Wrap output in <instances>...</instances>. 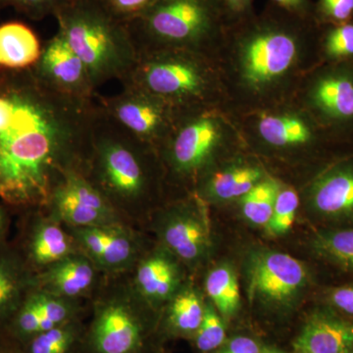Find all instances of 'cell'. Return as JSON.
<instances>
[{"label":"cell","mask_w":353,"mask_h":353,"mask_svg":"<svg viewBox=\"0 0 353 353\" xmlns=\"http://www.w3.org/2000/svg\"><path fill=\"white\" fill-rule=\"evenodd\" d=\"M99 101L62 94L32 68L0 67V199L46 206L67 172L85 174Z\"/></svg>","instance_id":"6da1fadb"},{"label":"cell","mask_w":353,"mask_h":353,"mask_svg":"<svg viewBox=\"0 0 353 353\" xmlns=\"http://www.w3.org/2000/svg\"><path fill=\"white\" fill-rule=\"evenodd\" d=\"M157 154L104 112L99 102L85 175L119 212L148 201Z\"/></svg>","instance_id":"7a4b0ae2"},{"label":"cell","mask_w":353,"mask_h":353,"mask_svg":"<svg viewBox=\"0 0 353 353\" xmlns=\"http://www.w3.org/2000/svg\"><path fill=\"white\" fill-rule=\"evenodd\" d=\"M54 17L58 32L82 59L95 88L126 80L138 50L126 23L114 17L101 0L63 1Z\"/></svg>","instance_id":"3957f363"},{"label":"cell","mask_w":353,"mask_h":353,"mask_svg":"<svg viewBox=\"0 0 353 353\" xmlns=\"http://www.w3.org/2000/svg\"><path fill=\"white\" fill-rule=\"evenodd\" d=\"M309 22L269 13L236 23L239 71L243 83L260 90L282 81L296 63Z\"/></svg>","instance_id":"277c9868"},{"label":"cell","mask_w":353,"mask_h":353,"mask_svg":"<svg viewBox=\"0 0 353 353\" xmlns=\"http://www.w3.org/2000/svg\"><path fill=\"white\" fill-rule=\"evenodd\" d=\"M226 20L220 0H157L127 26L138 54L158 50L201 53Z\"/></svg>","instance_id":"5b68a950"},{"label":"cell","mask_w":353,"mask_h":353,"mask_svg":"<svg viewBox=\"0 0 353 353\" xmlns=\"http://www.w3.org/2000/svg\"><path fill=\"white\" fill-rule=\"evenodd\" d=\"M122 83L141 88L185 113L201 109L210 88V75L201 53L158 50L139 52Z\"/></svg>","instance_id":"8992f818"},{"label":"cell","mask_w":353,"mask_h":353,"mask_svg":"<svg viewBox=\"0 0 353 353\" xmlns=\"http://www.w3.org/2000/svg\"><path fill=\"white\" fill-rule=\"evenodd\" d=\"M104 112L143 143L159 150L182 112L141 88L124 85L119 94L99 97Z\"/></svg>","instance_id":"52a82bcc"},{"label":"cell","mask_w":353,"mask_h":353,"mask_svg":"<svg viewBox=\"0 0 353 353\" xmlns=\"http://www.w3.org/2000/svg\"><path fill=\"white\" fill-rule=\"evenodd\" d=\"M50 217L68 228L105 226L121 222L119 211L82 171L65 174L46 203Z\"/></svg>","instance_id":"ba28073f"},{"label":"cell","mask_w":353,"mask_h":353,"mask_svg":"<svg viewBox=\"0 0 353 353\" xmlns=\"http://www.w3.org/2000/svg\"><path fill=\"white\" fill-rule=\"evenodd\" d=\"M219 122L201 109L182 114L158 150L180 176H192L208 163L219 143Z\"/></svg>","instance_id":"9c48e42d"},{"label":"cell","mask_w":353,"mask_h":353,"mask_svg":"<svg viewBox=\"0 0 353 353\" xmlns=\"http://www.w3.org/2000/svg\"><path fill=\"white\" fill-rule=\"evenodd\" d=\"M143 334V321L131 301L115 296L97 306L90 343L95 353H137Z\"/></svg>","instance_id":"30bf717a"},{"label":"cell","mask_w":353,"mask_h":353,"mask_svg":"<svg viewBox=\"0 0 353 353\" xmlns=\"http://www.w3.org/2000/svg\"><path fill=\"white\" fill-rule=\"evenodd\" d=\"M69 229L78 250L92 262L97 270L119 273L132 267L138 259L136 236L122 223Z\"/></svg>","instance_id":"8fae6325"},{"label":"cell","mask_w":353,"mask_h":353,"mask_svg":"<svg viewBox=\"0 0 353 353\" xmlns=\"http://www.w3.org/2000/svg\"><path fill=\"white\" fill-rule=\"evenodd\" d=\"M32 70L62 94L85 101L95 99L97 88L87 67L59 32L43 44L41 57Z\"/></svg>","instance_id":"7c38bea8"},{"label":"cell","mask_w":353,"mask_h":353,"mask_svg":"<svg viewBox=\"0 0 353 353\" xmlns=\"http://www.w3.org/2000/svg\"><path fill=\"white\" fill-rule=\"evenodd\" d=\"M250 294L284 303L305 285L307 273L301 261L281 252H263L253 259L250 273Z\"/></svg>","instance_id":"4fadbf2b"},{"label":"cell","mask_w":353,"mask_h":353,"mask_svg":"<svg viewBox=\"0 0 353 353\" xmlns=\"http://www.w3.org/2000/svg\"><path fill=\"white\" fill-rule=\"evenodd\" d=\"M311 104L329 127H353V64L336 63L325 70L311 87Z\"/></svg>","instance_id":"5bb4252c"},{"label":"cell","mask_w":353,"mask_h":353,"mask_svg":"<svg viewBox=\"0 0 353 353\" xmlns=\"http://www.w3.org/2000/svg\"><path fill=\"white\" fill-rule=\"evenodd\" d=\"M160 238L166 250L185 263L199 261L208 250V229L203 217L187 204L172 209L165 216Z\"/></svg>","instance_id":"9a60e30c"},{"label":"cell","mask_w":353,"mask_h":353,"mask_svg":"<svg viewBox=\"0 0 353 353\" xmlns=\"http://www.w3.org/2000/svg\"><path fill=\"white\" fill-rule=\"evenodd\" d=\"M17 250L34 274L78 252L71 234L50 215L34 218Z\"/></svg>","instance_id":"2e32d148"},{"label":"cell","mask_w":353,"mask_h":353,"mask_svg":"<svg viewBox=\"0 0 353 353\" xmlns=\"http://www.w3.org/2000/svg\"><path fill=\"white\" fill-rule=\"evenodd\" d=\"M97 271L82 252L74 253L34 274V288L73 301L92 289Z\"/></svg>","instance_id":"e0dca14e"},{"label":"cell","mask_w":353,"mask_h":353,"mask_svg":"<svg viewBox=\"0 0 353 353\" xmlns=\"http://www.w3.org/2000/svg\"><path fill=\"white\" fill-rule=\"evenodd\" d=\"M294 347L303 353H353V322L317 313L304 325Z\"/></svg>","instance_id":"ac0fdd59"},{"label":"cell","mask_w":353,"mask_h":353,"mask_svg":"<svg viewBox=\"0 0 353 353\" xmlns=\"http://www.w3.org/2000/svg\"><path fill=\"white\" fill-rule=\"evenodd\" d=\"M34 276L17 248H0V333L34 288Z\"/></svg>","instance_id":"d6986e66"},{"label":"cell","mask_w":353,"mask_h":353,"mask_svg":"<svg viewBox=\"0 0 353 353\" xmlns=\"http://www.w3.org/2000/svg\"><path fill=\"white\" fill-rule=\"evenodd\" d=\"M179 284L178 266L163 252L145 257L137 266L134 287L148 303H161L172 299Z\"/></svg>","instance_id":"ffe728a7"},{"label":"cell","mask_w":353,"mask_h":353,"mask_svg":"<svg viewBox=\"0 0 353 353\" xmlns=\"http://www.w3.org/2000/svg\"><path fill=\"white\" fill-rule=\"evenodd\" d=\"M311 199L322 214L353 215V165L334 169L320 178Z\"/></svg>","instance_id":"44dd1931"},{"label":"cell","mask_w":353,"mask_h":353,"mask_svg":"<svg viewBox=\"0 0 353 353\" xmlns=\"http://www.w3.org/2000/svg\"><path fill=\"white\" fill-rule=\"evenodd\" d=\"M43 46L37 34L22 23L0 26V67L9 70L32 68L41 57Z\"/></svg>","instance_id":"7402d4cb"},{"label":"cell","mask_w":353,"mask_h":353,"mask_svg":"<svg viewBox=\"0 0 353 353\" xmlns=\"http://www.w3.org/2000/svg\"><path fill=\"white\" fill-rule=\"evenodd\" d=\"M259 131L269 145L278 148L303 145L312 141L314 132L303 118L292 115H266L260 120Z\"/></svg>","instance_id":"603a6c76"},{"label":"cell","mask_w":353,"mask_h":353,"mask_svg":"<svg viewBox=\"0 0 353 353\" xmlns=\"http://www.w3.org/2000/svg\"><path fill=\"white\" fill-rule=\"evenodd\" d=\"M260 181L262 172L257 167H234L213 176L208 183V192L218 201L241 199Z\"/></svg>","instance_id":"cb8c5ba5"},{"label":"cell","mask_w":353,"mask_h":353,"mask_svg":"<svg viewBox=\"0 0 353 353\" xmlns=\"http://www.w3.org/2000/svg\"><path fill=\"white\" fill-rule=\"evenodd\" d=\"M206 292L213 306L223 317H231L240 305V287L234 271L228 266H219L208 274Z\"/></svg>","instance_id":"d4e9b609"},{"label":"cell","mask_w":353,"mask_h":353,"mask_svg":"<svg viewBox=\"0 0 353 353\" xmlns=\"http://www.w3.org/2000/svg\"><path fill=\"white\" fill-rule=\"evenodd\" d=\"M205 314V306L194 290H185L172 299L168 322L172 331L183 336H194Z\"/></svg>","instance_id":"484cf974"},{"label":"cell","mask_w":353,"mask_h":353,"mask_svg":"<svg viewBox=\"0 0 353 353\" xmlns=\"http://www.w3.org/2000/svg\"><path fill=\"white\" fill-rule=\"evenodd\" d=\"M279 188L274 181L262 180L241 197L243 216L257 226L268 225L277 199Z\"/></svg>","instance_id":"4316f807"},{"label":"cell","mask_w":353,"mask_h":353,"mask_svg":"<svg viewBox=\"0 0 353 353\" xmlns=\"http://www.w3.org/2000/svg\"><path fill=\"white\" fill-rule=\"evenodd\" d=\"M78 334V327L70 321L37 334L20 345L23 353H70Z\"/></svg>","instance_id":"83f0119b"},{"label":"cell","mask_w":353,"mask_h":353,"mask_svg":"<svg viewBox=\"0 0 353 353\" xmlns=\"http://www.w3.org/2000/svg\"><path fill=\"white\" fill-rule=\"evenodd\" d=\"M322 36V50L332 64L353 61V20L326 25Z\"/></svg>","instance_id":"f1b7e54d"},{"label":"cell","mask_w":353,"mask_h":353,"mask_svg":"<svg viewBox=\"0 0 353 353\" xmlns=\"http://www.w3.org/2000/svg\"><path fill=\"white\" fill-rule=\"evenodd\" d=\"M196 347L201 352H211L218 350L226 341V328L224 322L214 306H205V314L201 327L194 334Z\"/></svg>","instance_id":"f546056e"},{"label":"cell","mask_w":353,"mask_h":353,"mask_svg":"<svg viewBox=\"0 0 353 353\" xmlns=\"http://www.w3.org/2000/svg\"><path fill=\"white\" fill-rule=\"evenodd\" d=\"M299 204V196L294 190H279L273 214L266 226L269 233L274 236L287 233L294 225Z\"/></svg>","instance_id":"4dcf8cb0"},{"label":"cell","mask_w":353,"mask_h":353,"mask_svg":"<svg viewBox=\"0 0 353 353\" xmlns=\"http://www.w3.org/2000/svg\"><path fill=\"white\" fill-rule=\"evenodd\" d=\"M316 245L323 254L353 270V230L323 234Z\"/></svg>","instance_id":"1f68e13d"},{"label":"cell","mask_w":353,"mask_h":353,"mask_svg":"<svg viewBox=\"0 0 353 353\" xmlns=\"http://www.w3.org/2000/svg\"><path fill=\"white\" fill-rule=\"evenodd\" d=\"M314 21L320 26L338 25L353 20V0H319Z\"/></svg>","instance_id":"d6a6232c"},{"label":"cell","mask_w":353,"mask_h":353,"mask_svg":"<svg viewBox=\"0 0 353 353\" xmlns=\"http://www.w3.org/2000/svg\"><path fill=\"white\" fill-rule=\"evenodd\" d=\"M64 0H0V6H9L32 20L54 16L58 6Z\"/></svg>","instance_id":"836d02e7"},{"label":"cell","mask_w":353,"mask_h":353,"mask_svg":"<svg viewBox=\"0 0 353 353\" xmlns=\"http://www.w3.org/2000/svg\"><path fill=\"white\" fill-rule=\"evenodd\" d=\"M101 1L114 17L127 24L145 13L157 0H101Z\"/></svg>","instance_id":"e575fe53"},{"label":"cell","mask_w":353,"mask_h":353,"mask_svg":"<svg viewBox=\"0 0 353 353\" xmlns=\"http://www.w3.org/2000/svg\"><path fill=\"white\" fill-rule=\"evenodd\" d=\"M227 20H233L234 23L252 17V0H220Z\"/></svg>","instance_id":"d590c367"},{"label":"cell","mask_w":353,"mask_h":353,"mask_svg":"<svg viewBox=\"0 0 353 353\" xmlns=\"http://www.w3.org/2000/svg\"><path fill=\"white\" fill-rule=\"evenodd\" d=\"M272 1L290 15L303 20L314 21L313 17L314 8L311 6L310 0H272Z\"/></svg>","instance_id":"8d00e7d4"},{"label":"cell","mask_w":353,"mask_h":353,"mask_svg":"<svg viewBox=\"0 0 353 353\" xmlns=\"http://www.w3.org/2000/svg\"><path fill=\"white\" fill-rule=\"evenodd\" d=\"M266 350L262 347L259 341L248 336H240L232 339L223 347L219 353H264Z\"/></svg>","instance_id":"74e56055"},{"label":"cell","mask_w":353,"mask_h":353,"mask_svg":"<svg viewBox=\"0 0 353 353\" xmlns=\"http://www.w3.org/2000/svg\"><path fill=\"white\" fill-rule=\"evenodd\" d=\"M332 303L343 312L353 316V285L340 288L332 294Z\"/></svg>","instance_id":"f35d334b"},{"label":"cell","mask_w":353,"mask_h":353,"mask_svg":"<svg viewBox=\"0 0 353 353\" xmlns=\"http://www.w3.org/2000/svg\"><path fill=\"white\" fill-rule=\"evenodd\" d=\"M9 224H10V216H9L8 205L2 202L0 203V248L6 243Z\"/></svg>","instance_id":"ab89813d"},{"label":"cell","mask_w":353,"mask_h":353,"mask_svg":"<svg viewBox=\"0 0 353 353\" xmlns=\"http://www.w3.org/2000/svg\"><path fill=\"white\" fill-rule=\"evenodd\" d=\"M0 353H23L19 343L0 334Z\"/></svg>","instance_id":"60d3db41"},{"label":"cell","mask_w":353,"mask_h":353,"mask_svg":"<svg viewBox=\"0 0 353 353\" xmlns=\"http://www.w3.org/2000/svg\"><path fill=\"white\" fill-rule=\"evenodd\" d=\"M264 353H281V352H275V350H267L266 352H265Z\"/></svg>","instance_id":"b9f144b4"},{"label":"cell","mask_w":353,"mask_h":353,"mask_svg":"<svg viewBox=\"0 0 353 353\" xmlns=\"http://www.w3.org/2000/svg\"><path fill=\"white\" fill-rule=\"evenodd\" d=\"M64 1H74V0H64Z\"/></svg>","instance_id":"7bdbcfd3"},{"label":"cell","mask_w":353,"mask_h":353,"mask_svg":"<svg viewBox=\"0 0 353 353\" xmlns=\"http://www.w3.org/2000/svg\"><path fill=\"white\" fill-rule=\"evenodd\" d=\"M296 353H303V352H296Z\"/></svg>","instance_id":"ee69618b"}]
</instances>
